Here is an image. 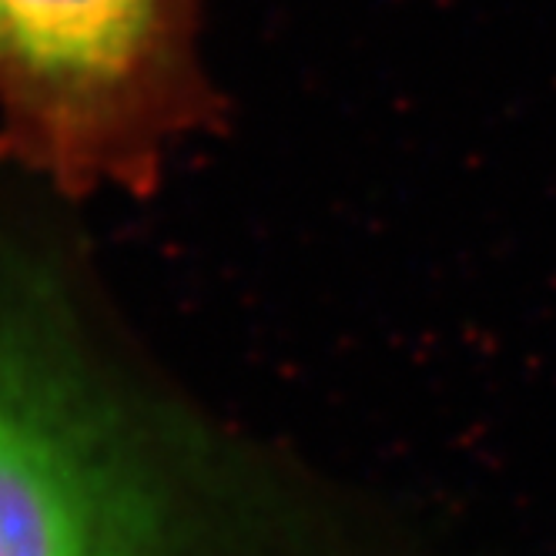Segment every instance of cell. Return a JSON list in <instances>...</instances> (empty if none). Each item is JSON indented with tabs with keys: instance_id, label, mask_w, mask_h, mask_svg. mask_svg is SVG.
Here are the masks:
<instances>
[{
	"instance_id": "cell-1",
	"label": "cell",
	"mask_w": 556,
	"mask_h": 556,
	"mask_svg": "<svg viewBox=\"0 0 556 556\" xmlns=\"http://www.w3.org/2000/svg\"><path fill=\"white\" fill-rule=\"evenodd\" d=\"M205 0H0V157L64 194L154 191L222 108Z\"/></svg>"
},
{
	"instance_id": "cell-2",
	"label": "cell",
	"mask_w": 556,
	"mask_h": 556,
	"mask_svg": "<svg viewBox=\"0 0 556 556\" xmlns=\"http://www.w3.org/2000/svg\"><path fill=\"white\" fill-rule=\"evenodd\" d=\"M0 556H141L98 443L17 355H0Z\"/></svg>"
}]
</instances>
